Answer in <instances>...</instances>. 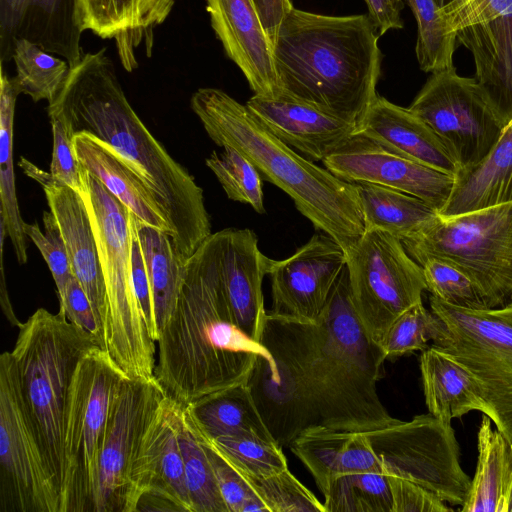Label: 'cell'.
I'll return each mask as SVG.
<instances>
[{
    "label": "cell",
    "mask_w": 512,
    "mask_h": 512,
    "mask_svg": "<svg viewBox=\"0 0 512 512\" xmlns=\"http://www.w3.org/2000/svg\"><path fill=\"white\" fill-rule=\"evenodd\" d=\"M219 233L220 272L233 318L249 338L261 343L268 314L262 282L270 258L260 251L258 238L250 229L227 228Z\"/></svg>",
    "instance_id": "obj_22"
},
{
    "label": "cell",
    "mask_w": 512,
    "mask_h": 512,
    "mask_svg": "<svg viewBox=\"0 0 512 512\" xmlns=\"http://www.w3.org/2000/svg\"><path fill=\"white\" fill-rule=\"evenodd\" d=\"M323 496L325 512H392L388 476L384 473L338 475Z\"/></svg>",
    "instance_id": "obj_38"
},
{
    "label": "cell",
    "mask_w": 512,
    "mask_h": 512,
    "mask_svg": "<svg viewBox=\"0 0 512 512\" xmlns=\"http://www.w3.org/2000/svg\"><path fill=\"white\" fill-rule=\"evenodd\" d=\"M444 331V322L420 302L392 323L379 345L386 359L395 358L423 351L429 341L434 342Z\"/></svg>",
    "instance_id": "obj_42"
},
{
    "label": "cell",
    "mask_w": 512,
    "mask_h": 512,
    "mask_svg": "<svg viewBox=\"0 0 512 512\" xmlns=\"http://www.w3.org/2000/svg\"><path fill=\"white\" fill-rule=\"evenodd\" d=\"M20 94L14 77L1 63L0 88V198L1 220L10 238L19 264L27 262L26 234L16 195L13 167V126L17 96Z\"/></svg>",
    "instance_id": "obj_35"
},
{
    "label": "cell",
    "mask_w": 512,
    "mask_h": 512,
    "mask_svg": "<svg viewBox=\"0 0 512 512\" xmlns=\"http://www.w3.org/2000/svg\"><path fill=\"white\" fill-rule=\"evenodd\" d=\"M425 403L428 412L451 424L452 419L479 411L492 419V410L477 379L454 358L434 347L420 356Z\"/></svg>",
    "instance_id": "obj_29"
},
{
    "label": "cell",
    "mask_w": 512,
    "mask_h": 512,
    "mask_svg": "<svg viewBox=\"0 0 512 512\" xmlns=\"http://www.w3.org/2000/svg\"><path fill=\"white\" fill-rule=\"evenodd\" d=\"M75 0H0V61L13 59L15 44L28 40L65 59L71 67L84 56Z\"/></svg>",
    "instance_id": "obj_21"
},
{
    "label": "cell",
    "mask_w": 512,
    "mask_h": 512,
    "mask_svg": "<svg viewBox=\"0 0 512 512\" xmlns=\"http://www.w3.org/2000/svg\"><path fill=\"white\" fill-rule=\"evenodd\" d=\"M477 465L462 512H507L512 482L511 442L483 414L477 433Z\"/></svg>",
    "instance_id": "obj_31"
},
{
    "label": "cell",
    "mask_w": 512,
    "mask_h": 512,
    "mask_svg": "<svg viewBox=\"0 0 512 512\" xmlns=\"http://www.w3.org/2000/svg\"><path fill=\"white\" fill-rule=\"evenodd\" d=\"M70 135L98 141L142 182L164 213L179 259L186 261L212 234L203 190L155 139L130 105L106 48L85 53L48 104Z\"/></svg>",
    "instance_id": "obj_2"
},
{
    "label": "cell",
    "mask_w": 512,
    "mask_h": 512,
    "mask_svg": "<svg viewBox=\"0 0 512 512\" xmlns=\"http://www.w3.org/2000/svg\"><path fill=\"white\" fill-rule=\"evenodd\" d=\"M356 132L454 177L461 170L452 150L424 120L382 96L377 95Z\"/></svg>",
    "instance_id": "obj_25"
},
{
    "label": "cell",
    "mask_w": 512,
    "mask_h": 512,
    "mask_svg": "<svg viewBox=\"0 0 512 512\" xmlns=\"http://www.w3.org/2000/svg\"><path fill=\"white\" fill-rule=\"evenodd\" d=\"M430 309L445 324L433 346L479 382L492 422L512 442V304L494 309L453 306L432 296Z\"/></svg>",
    "instance_id": "obj_10"
},
{
    "label": "cell",
    "mask_w": 512,
    "mask_h": 512,
    "mask_svg": "<svg viewBox=\"0 0 512 512\" xmlns=\"http://www.w3.org/2000/svg\"><path fill=\"white\" fill-rule=\"evenodd\" d=\"M53 135V152L50 167L51 176L59 183L75 191H81L80 168L77 161L73 137L64 120L54 112H48Z\"/></svg>",
    "instance_id": "obj_47"
},
{
    "label": "cell",
    "mask_w": 512,
    "mask_h": 512,
    "mask_svg": "<svg viewBox=\"0 0 512 512\" xmlns=\"http://www.w3.org/2000/svg\"><path fill=\"white\" fill-rule=\"evenodd\" d=\"M324 495L332 479L355 472H381L364 432L337 431L321 425L302 431L289 445Z\"/></svg>",
    "instance_id": "obj_27"
},
{
    "label": "cell",
    "mask_w": 512,
    "mask_h": 512,
    "mask_svg": "<svg viewBox=\"0 0 512 512\" xmlns=\"http://www.w3.org/2000/svg\"><path fill=\"white\" fill-rule=\"evenodd\" d=\"M364 433L382 473L415 482L450 505L464 504L471 479L451 424L428 413Z\"/></svg>",
    "instance_id": "obj_12"
},
{
    "label": "cell",
    "mask_w": 512,
    "mask_h": 512,
    "mask_svg": "<svg viewBox=\"0 0 512 512\" xmlns=\"http://www.w3.org/2000/svg\"><path fill=\"white\" fill-rule=\"evenodd\" d=\"M59 312L71 323L92 334L103 349V328L84 289L74 275L67 283L64 302L59 306Z\"/></svg>",
    "instance_id": "obj_50"
},
{
    "label": "cell",
    "mask_w": 512,
    "mask_h": 512,
    "mask_svg": "<svg viewBox=\"0 0 512 512\" xmlns=\"http://www.w3.org/2000/svg\"><path fill=\"white\" fill-rule=\"evenodd\" d=\"M79 164L94 175L142 223L167 232L169 223L138 177L109 150L85 133L73 135Z\"/></svg>",
    "instance_id": "obj_30"
},
{
    "label": "cell",
    "mask_w": 512,
    "mask_h": 512,
    "mask_svg": "<svg viewBox=\"0 0 512 512\" xmlns=\"http://www.w3.org/2000/svg\"><path fill=\"white\" fill-rule=\"evenodd\" d=\"M19 165L43 187L64 239L73 275L84 289L103 328L106 288L90 217L81 194L24 158Z\"/></svg>",
    "instance_id": "obj_20"
},
{
    "label": "cell",
    "mask_w": 512,
    "mask_h": 512,
    "mask_svg": "<svg viewBox=\"0 0 512 512\" xmlns=\"http://www.w3.org/2000/svg\"><path fill=\"white\" fill-rule=\"evenodd\" d=\"M219 255L218 231L186 261L176 306L157 340L154 377L181 405L247 383L259 356L273 358L235 323Z\"/></svg>",
    "instance_id": "obj_3"
},
{
    "label": "cell",
    "mask_w": 512,
    "mask_h": 512,
    "mask_svg": "<svg viewBox=\"0 0 512 512\" xmlns=\"http://www.w3.org/2000/svg\"><path fill=\"white\" fill-rule=\"evenodd\" d=\"M166 396L155 377L124 376L117 384L99 456L94 512H128L133 466Z\"/></svg>",
    "instance_id": "obj_15"
},
{
    "label": "cell",
    "mask_w": 512,
    "mask_h": 512,
    "mask_svg": "<svg viewBox=\"0 0 512 512\" xmlns=\"http://www.w3.org/2000/svg\"><path fill=\"white\" fill-rule=\"evenodd\" d=\"M12 60L16 66L14 80L20 94L30 96L35 102L53 101L71 69L65 59L25 39L16 42Z\"/></svg>",
    "instance_id": "obj_37"
},
{
    "label": "cell",
    "mask_w": 512,
    "mask_h": 512,
    "mask_svg": "<svg viewBox=\"0 0 512 512\" xmlns=\"http://www.w3.org/2000/svg\"><path fill=\"white\" fill-rule=\"evenodd\" d=\"M442 13L449 28L456 33L468 26L512 15V0H467Z\"/></svg>",
    "instance_id": "obj_49"
},
{
    "label": "cell",
    "mask_w": 512,
    "mask_h": 512,
    "mask_svg": "<svg viewBox=\"0 0 512 512\" xmlns=\"http://www.w3.org/2000/svg\"><path fill=\"white\" fill-rule=\"evenodd\" d=\"M368 9V17L379 35L391 29L403 28L401 10L403 0H364Z\"/></svg>",
    "instance_id": "obj_52"
},
{
    "label": "cell",
    "mask_w": 512,
    "mask_h": 512,
    "mask_svg": "<svg viewBox=\"0 0 512 512\" xmlns=\"http://www.w3.org/2000/svg\"><path fill=\"white\" fill-rule=\"evenodd\" d=\"M199 435L246 477H265L288 468L282 447L276 442L253 435L223 436L216 439L206 438L200 433Z\"/></svg>",
    "instance_id": "obj_40"
},
{
    "label": "cell",
    "mask_w": 512,
    "mask_h": 512,
    "mask_svg": "<svg viewBox=\"0 0 512 512\" xmlns=\"http://www.w3.org/2000/svg\"><path fill=\"white\" fill-rule=\"evenodd\" d=\"M85 202L106 288L105 350L130 378L152 379L156 342L136 298L132 279L131 211L79 164Z\"/></svg>",
    "instance_id": "obj_7"
},
{
    "label": "cell",
    "mask_w": 512,
    "mask_h": 512,
    "mask_svg": "<svg viewBox=\"0 0 512 512\" xmlns=\"http://www.w3.org/2000/svg\"><path fill=\"white\" fill-rule=\"evenodd\" d=\"M183 406L198 432L206 438L253 435L276 442L258 411L247 383L211 393Z\"/></svg>",
    "instance_id": "obj_32"
},
{
    "label": "cell",
    "mask_w": 512,
    "mask_h": 512,
    "mask_svg": "<svg viewBox=\"0 0 512 512\" xmlns=\"http://www.w3.org/2000/svg\"><path fill=\"white\" fill-rule=\"evenodd\" d=\"M465 1H467V0H456L453 3H451L450 5L442 8V10H450V9L456 8L459 5H461L462 3H464Z\"/></svg>",
    "instance_id": "obj_56"
},
{
    "label": "cell",
    "mask_w": 512,
    "mask_h": 512,
    "mask_svg": "<svg viewBox=\"0 0 512 512\" xmlns=\"http://www.w3.org/2000/svg\"><path fill=\"white\" fill-rule=\"evenodd\" d=\"M417 263L432 296L457 307L487 309L473 280L455 263L437 256L424 257Z\"/></svg>",
    "instance_id": "obj_43"
},
{
    "label": "cell",
    "mask_w": 512,
    "mask_h": 512,
    "mask_svg": "<svg viewBox=\"0 0 512 512\" xmlns=\"http://www.w3.org/2000/svg\"><path fill=\"white\" fill-rule=\"evenodd\" d=\"M456 36L471 53L475 80L506 126L512 120V15L462 28Z\"/></svg>",
    "instance_id": "obj_26"
},
{
    "label": "cell",
    "mask_w": 512,
    "mask_h": 512,
    "mask_svg": "<svg viewBox=\"0 0 512 512\" xmlns=\"http://www.w3.org/2000/svg\"><path fill=\"white\" fill-rule=\"evenodd\" d=\"M191 108L211 140L231 146L263 180L284 191L315 228L344 249L365 231L355 183L343 181L277 138L248 108L217 88H200Z\"/></svg>",
    "instance_id": "obj_5"
},
{
    "label": "cell",
    "mask_w": 512,
    "mask_h": 512,
    "mask_svg": "<svg viewBox=\"0 0 512 512\" xmlns=\"http://www.w3.org/2000/svg\"><path fill=\"white\" fill-rule=\"evenodd\" d=\"M211 26L226 55L240 68L254 95H282L273 42L254 0H205Z\"/></svg>",
    "instance_id": "obj_19"
},
{
    "label": "cell",
    "mask_w": 512,
    "mask_h": 512,
    "mask_svg": "<svg viewBox=\"0 0 512 512\" xmlns=\"http://www.w3.org/2000/svg\"><path fill=\"white\" fill-rule=\"evenodd\" d=\"M511 449H512V442H511ZM507 512H512V482H511L509 496H508Z\"/></svg>",
    "instance_id": "obj_55"
},
{
    "label": "cell",
    "mask_w": 512,
    "mask_h": 512,
    "mask_svg": "<svg viewBox=\"0 0 512 512\" xmlns=\"http://www.w3.org/2000/svg\"><path fill=\"white\" fill-rule=\"evenodd\" d=\"M365 230L388 233L402 242L408 240L437 217L431 205L415 196L372 183H355Z\"/></svg>",
    "instance_id": "obj_33"
},
{
    "label": "cell",
    "mask_w": 512,
    "mask_h": 512,
    "mask_svg": "<svg viewBox=\"0 0 512 512\" xmlns=\"http://www.w3.org/2000/svg\"><path fill=\"white\" fill-rule=\"evenodd\" d=\"M96 346L98 340L66 316L39 308L19 327L11 351L21 397L60 498L69 388L79 361Z\"/></svg>",
    "instance_id": "obj_6"
},
{
    "label": "cell",
    "mask_w": 512,
    "mask_h": 512,
    "mask_svg": "<svg viewBox=\"0 0 512 512\" xmlns=\"http://www.w3.org/2000/svg\"><path fill=\"white\" fill-rule=\"evenodd\" d=\"M177 433L193 512H228L206 445L183 405L179 409Z\"/></svg>",
    "instance_id": "obj_36"
},
{
    "label": "cell",
    "mask_w": 512,
    "mask_h": 512,
    "mask_svg": "<svg viewBox=\"0 0 512 512\" xmlns=\"http://www.w3.org/2000/svg\"><path fill=\"white\" fill-rule=\"evenodd\" d=\"M261 344L294 374L316 426L367 432L397 420L377 393L386 357L355 312L346 265L314 322L268 313Z\"/></svg>",
    "instance_id": "obj_1"
},
{
    "label": "cell",
    "mask_w": 512,
    "mask_h": 512,
    "mask_svg": "<svg viewBox=\"0 0 512 512\" xmlns=\"http://www.w3.org/2000/svg\"><path fill=\"white\" fill-rule=\"evenodd\" d=\"M244 477L269 512H325L324 504L288 468L265 477Z\"/></svg>",
    "instance_id": "obj_44"
},
{
    "label": "cell",
    "mask_w": 512,
    "mask_h": 512,
    "mask_svg": "<svg viewBox=\"0 0 512 512\" xmlns=\"http://www.w3.org/2000/svg\"><path fill=\"white\" fill-rule=\"evenodd\" d=\"M136 230L150 285L157 342L176 306L186 263L179 259L167 232L137 218Z\"/></svg>",
    "instance_id": "obj_34"
},
{
    "label": "cell",
    "mask_w": 512,
    "mask_h": 512,
    "mask_svg": "<svg viewBox=\"0 0 512 512\" xmlns=\"http://www.w3.org/2000/svg\"><path fill=\"white\" fill-rule=\"evenodd\" d=\"M130 226L132 233L131 259L134 292L142 309L149 333L156 342L150 285L145 260L137 235L136 217L133 213H131Z\"/></svg>",
    "instance_id": "obj_51"
},
{
    "label": "cell",
    "mask_w": 512,
    "mask_h": 512,
    "mask_svg": "<svg viewBox=\"0 0 512 512\" xmlns=\"http://www.w3.org/2000/svg\"><path fill=\"white\" fill-rule=\"evenodd\" d=\"M124 376L100 346L77 365L64 418L61 512H94L102 442L112 398Z\"/></svg>",
    "instance_id": "obj_9"
},
{
    "label": "cell",
    "mask_w": 512,
    "mask_h": 512,
    "mask_svg": "<svg viewBox=\"0 0 512 512\" xmlns=\"http://www.w3.org/2000/svg\"><path fill=\"white\" fill-rule=\"evenodd\" d=\"M179 403L164 398L152 418L133 466L128 512L176 510L193 512L178 441Z\"/></svg>",
    "instance_id": "obj_17"
},
{
    "label": "cell",
    "mask_w": 512,
    "mask_h": 512,
    "mask_svg": "<svg viewBox=\"0 0 512 512\" xmlns=\"http://www.w3.org/2000/svg\"><path fill=\"white\" fill-rule=\"evenodd\" d=\"M0 227H1V288H0L1 307H2V310H3L6 318L9 320V322L13 326H16L17 328H19L22 325V322H20L17 319V317L15 316L11 302L9 300L5 281H4L3 261L2 260H3L4 238H5V236H7V233H6L3 221H0Z\"/></svg>",
    "instance_id": "obj_54"
},
{
    "label": "cell",
    "mask_w": 512,
    "mask_h": 512,
    "mask_svg": "<svg viewBox=\"0 0 512 512\" xmlns=\"http://www.w3.org/2000/svg\"><path fill=\"white\" fill-rule=\"evenodd\" d=\"M388 476L392 496V512H450L440 497L427 488L403 478Z\"/></svg>",
    "instance_id": "obj_48"
},
{
    "label": "cell",
    "mask_w": 512,
    "mask_h": 512,
    "mask_svg": "<svg viewBox=\"0 0 512 512\" xmlns=\"http://www.w3.org/2000/svg\"><path fill=\"white\" fill-rule=\"evenodd\" d=\"M322 163L343 181L399 190L425 201L438 214L455 183L454 176L394 152L356 131Z\"/></svg>",
    "instance_id": "obj_16"
},
{
    "label": "cell",
    "mask_w": 512,
    "mask_h": 512,
    "mask_svg": "<svg viewBox=\"0 0 512 512\" xmlns=\"http://www.w3.org/2000/svg\"><path fill=\"white\" fill-rule=\"evenodd\" d=\"M174 4L175 0H75L80 29L113 39L128 72L137 68L136 51L142 44L150 57L154 30L168 18Z\"/></svg>",
    "instance_id": "obj_23"
},
{
    "label": "cell",
    "mask_w": 512,
    "mask_h": 512,
    "mask_svg": "<svg viewBox=\"0 0 512 512\" xmlns=\"http://www.w3.org/2000/svg\"><path fill=\"white\" fill-rule=\"evenodd\" d=\"M346 265L345 249L326 233L314 234L294 254L270 259L272 309L269 313L314 322Z\"/></svg>",
    "instance_id": "obj_18"
},
{
    "label": "cell",
    "mask_w": 512,
    "mask_h": 512,
    "mask_svg": "<svg viewBox=\"0 0 512 512\" xmlns=\"http://www.w3.org/2000/svg\"><path fill=\"white\" fill-rule=\"evenodd\" d=\"M44 233L37 223L24 222V232L41 252L57 288L59 306L63 304L68 281L72 278L66 245L51 211L43 212Z\"/></svg>",
    "instance_id": "obj_45"
},
{
    "label": "cell",
    "mask_w": 512,
    "mask_h": 512,
    "mask_svg": "<svg viewBox=\"0 0 512 512\" xmlns=\"http://www.w3.org/2000/svg\"><path fill=\"white\" fill-rule=\"evenodd\" d=\"M254 2L273 42L283 18L293 8L292 0H254Z\"/></svg>",
    "instance_id": "obj_53"
},
{
    "label": "cell",
    "mask_w": 512,
    "mask_h": 512,
    "mask_svg": "<svg viewBox=\"0 0 512 512\" xmlns=\"http://www.w3.org/2000/svg\"><path fill=\"white\" fill-rule=\"evenodd\" d=\"M408 108L444 140L461 170L477 164L505 127L475 78L455 67L433 72Z\"/></svg>",
    "instance_id": "obj_14"
},
{
    "label": "cell",
    "mask_w": 512,
    "mask_h": 512,
    "mask_svg": "<svg viewBox=\"0 0 512 512\" xmlns=\"http://www.w3.org/2000/svg\"><path fill=\"white\" fill-rule=\"evenodd\" d=\"M417 24L416 57L424 72L454 67L457 36L444 20L437 0H404Z\"/></svg>",
    "instance_id": "obj_39"
},
{
    "label": "cell",
    "mask_w": 512,
    "mask_h": 512,
    "mask_svg": "<svg viewBox=\"0 0 512 512\" xmlns=\"http://www.w3.org/2000/svg\"><path fill=\"white\" fill-rule=\"evenodd\" d=\"M203 442L228 512H269L244 475L204 440Z\"/></svg>",
    "instance_id": "obj_46"
},
{
    "label": "cell",
    "mask_w": 512,
    "mask_h": 512,
    "mask_svg": "<svg viewBox=\"0 0 512 512\" xmlns=\"http://www.w3.org/2000/svg\"><path fill=\"white\" fill-rule=\"evenodd\" d=\"M402 243L416 262L437 256L462 268L487 309L512 304V201L452 217L438 215Z\"/></svg>",
    "instance_id": "obj_8"
},
{
    "label": "cell",
    "mask_w": 512,
    "mask_h": 512,
    "mask_svg": "<svg viewBox=\"0 0 512 512\" xmlns=\"http://www.w3.org/2000/svg\"><path fill=\"white\" fill-rule=\"evenodd\" d=\"M213 151L205 160L215 174L227 197L250 205L257 213H265L262 177L257 168L242 153L231 146Z\"/></svg>",
    "instance_id": "obj_41"
},
{
    "label": "cell",
    "mask_w": 512,
    "mask_h": 512,
    "mask_svg": "<svg viewBox=\"0 0 512 512\" xmlns=\"http://www.w3.org/2000/svg\"><path fill=\"white\" fill-rule=\"evenodd\" d=\"M379 36L368 15L330 16L291 8L273 40L282 95L358 128L377 97Z\"/></svg>",
    "instance_id": "obj_4"
},
{
    "label": "cell",
    "mask_w": 512,
    "mask_h": 512,
    "mask_svg": "<svg viewBox=\"0 0 512 512\" xmlns=\"http://www.w3.org/2000/svg\"><path fill=\"white\" fill-rule=\"evenodd\" d=\"M246 105L282 142L309 160L323 161L356 127L309 104L285 97L252 96Z\"/></svg>",
    "instance_id": "obj_24"
},
{
    "label": "cell",
    "mask_w": 512,
    "mask_h": 512,
    "mask_svg": "<svg viewBox=\"0 0 512 512\" xmlns=\"http://www.w3.org/2000/svg\"><path fill=\"white\" fill-rule=\"evenodd\" d=\"M0 512H61L60 494L26 412L11 351L0 357Z\"/></svg>",
    "instance_id": "obj_13"
},
{
    "label": "cell",
    "mask_w": 512,
    "mask_h": 512,
    "mask_svg": "<svg viewBox=\"0 0 512 512\" xmlns=\"http://www.w3.org/2000/svg\"><path fill=\"white\" fill-rule=\"evenodd\" d=\"M511 201L512 120L477 164L455 176L451 195L439 216H457Z\"/></svg>",
    "instance_id": "obj_28"
},
{
    "label": "cell",
    "mask_w": 512,
    "mask_h": 512,
    "mask_svg": "<svg viewBox=\"0 0 512 512\" xmlns=\"http://www.w3.org/2000/svg\"><path fill=\"white\" fill-rule=\"evenodd\" d=\"M352 303L366 333L380 344L392 323L422 302L423 270L398 238L365 230L346 249Z\"/></svg>",
    "instance_id": "obj_11"
},
{
    "label": "cell",
    "mask_w": 512,
    "mask_h": 512,
    "mask_svg": "<svg viewBox=\"0 0 512 512\" xmlns=\"http://www.w3.org/2000/svg\"><path fill=\"white\" fill-rule=\"evenodd\" d=\"M437 1H438L439 5L441 6V8H444L456 0H437Z\"/></svg>",
    "instance_id": "obj_57"
}]
</instances>
